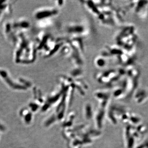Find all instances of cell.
I'll return each instance as SVG.
<instances>
[{
    "label": "cell",
    "instance_id": "6da1fadb",
    "mask_svg": "<svg viewBox=\"0 0 148 148\" xmlns=\"http://www.w3.org/2000/svg\"><path fill=\"white\" fill-rule=\"evenodd\" d=\"M54 9H47L46 10H44L43 11L38 12L37 14H36V17L38 18H48L50 16L56 15L57 14V11Z\"/></svg>",
    "mask_w": 148,
    "mask_h": 148
}]
</instances>
